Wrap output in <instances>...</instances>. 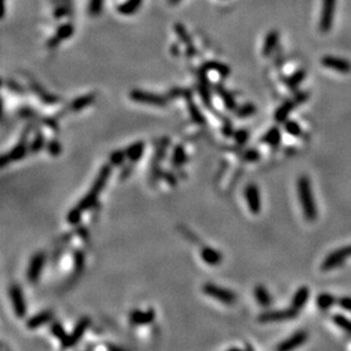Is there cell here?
<instances>
[{
    "label": "cell",
    "instance_id": "24",
    "mask_svg": "<svg viewBox=\"0 0 351 351\" xmlns=\"http://www.w3.org/2000/svg\"><path fill=\"white\" fill-rule=\"evenodd\" d=\"M95 100V94L94 93H88L84 95H81V97L75 98L73 101L68 105V109L71 111H81L85 109L89 106L92 105Z\"/></svg>",
    "mask_w": 351,
    "mask_h": 351
},
{
    "label": "cell",
    "instance_id": "29",
    "mask_svg": "<svg viewBox=\"0 0 351 351\" xmlns=\"http://www.w3.org/2000/svg\"><path fill=\"white\" fill-rule=\"evenodd\" d=\"M215 89H216L217 93L220 94L222 101H223V104H224V107L226 108L227 111H234L235 109H237V101H235L233 95H232L230 92H228L226 89H225L223 85H221V84H217L216 87H215Z\"/></svg>",
    "mask_w": 351,
    "mask_h": 351
},
{
    "label": "cell",
    "instance_id": "32",
    "mask_svg": "<svg viewBox=\"0 0 351 351\" xmlns=\"http://www.w3.org/2000/svg\"><path fill=\"white\" fill-rule=\"evenodd\" d=\"M187 162V155L185 148L182 145H176L173 149L172 153V165L175 167H181Z\"/></svg>",
    "mask_w": 351,
    "mask_h": 351
},
{
    "label": "cell",
    "instance_id": "3",
    "mask_svg": "<svg viewBox=\"0 0 351 351\" xmlns=\"http://www.w3.org/2000/svg\"><path fill=\"white\" fill-rule=\"evenodd\" d=\"M351 257V244L346 245V247L339 248L336 250H334L329 254L324 259L322 262L323 271H331V269H334L336 267H340L341 265H343L348 258Z\"/></svg>",
    "mask_w": 351,
    "mask_h": 351
},
{
    "label": "cell",
    "instance_id": "16",
    "mask_svg": "<svg viewBox=\"0 0 351 351\" xmlns=\"http://www.w3.org/2000/svg\"><path fill=\"white\" fill-rule=\"evenodd\" d=\"M183 97L184 100H185L187 111L190 114V118L193 123H196L198 125H206V117H204L203 112H201L200 108L198 107L196 102H194L192 94H191L190 91H183Z\"/></svg>",
    "mask_w": 351,
    "mask_h": 351
},
{
    "label": "cell",
    "instance_id": "6",
    "mask_svg": "<svg viewBox=\"0 0 351 351\" xmlns=\"http://www.w3.org/2000/svg\"><path fill=\"white\" fill-rule=\"evenodd\" d=\"M307 99H308V94L305 93V92H300V93L296 95V97H293L292 99H290V100L283 102V104L275 111L274 119L277 123H284L286 119H288L290 112L296 108V106L302 104L303 101L307 100Z\"/></svg>",
    "mask_w": 351,
    "mask_h": 351
},
{
    "label": "cell",
    "instance_id": "33",
    "mask_svg": "<svg viewBox=\"0 0 351 351\" xmlns=\"http://www.w3.org/2000/svg\"><path fill=\"white\" fill-rule=\"evenodd\" d=\"M234 111H235V116H237L238 118L243 119L254 116L256 114V111H257V108H256V106L254 104H251V102H247V104L239 106Z\"/></svg>",
    "mask_w": 351,
    "mask_h": 351
},
{
    "label": "cell",
    "instance_id": "51",
    "mask_svg": "<svg viewBox=\"0 0 351 351\" xmlns=\"http://www.w3.org/2000/svg\"><path fill=\"white\" fill-rule=\"evenodd\" d=\"M42 122L46 124L47 126H49L50 129H58V124H57V119L56 118H43Z\"/></svg>",
    "mask_w": 351,
    "mask_h": 351
},
{
    "label": "cell",
    "instance_id": "31",
    "mask_svg": "<svg viewBox=\"0 0 351 351\" xmlns=\"http://www.w3.org/2000/svg\"><path fill=\"white\" fill-rule=\"evenodd\" d=\"M255 298L261 307H268L272 303V296L264 285L259 284L254 289Z\"/></svg>",
    "mask_w": 351,
    "mask_h": 351
},
{
    "label": "cell",
    "instance_id": "50",
    "mask_svg": "<svg viewBox=\"0 0 351 351\" xmlns=\"http://www.w3.org/2000/svg\"><path fill=\"white\" fill-rule=\"evenodd\" d=\"M61 2H63V5L65 6V9H66L67 16L72 17V15H73V13H74L73 1H72V0H61Z\"/></svg>",
    "mask_w": 351,
    "mask_h": 351
},
{
    "label": "cell",
    "instance_id": "30",
    "mask_svg": "<svg viewBox=\"0 0 351 351\" xmlns=\"http://www.w3.org/2000/svg\"><path fill=\"white\" fill-rule=\"evenodd\" d=\"M336 298L333 295L327 292L319 293L316 298V305L317 308H319L323 312H326V310H330L332 307L336 303Z\"/></svg>",
    "mask_w": 351,
    "mask_h": 351
},
{
    "label": "cell",
    "instance_id": "54",
    "mask_svg": "<svg viewBox=\"0 0 351 351\" xmlns=\"http://www.w3.org/2000/svg\"><path fill=\"white\" fill-rule=\"evenodd\" d=\"M7 85H8V89H10V90L15 91V92H23L22 89H20V87L18 84H16L15 82L13 81H8L7 82Z\"/></svg>",
    "mask_w": 351,
    "mask_h": 351
},
{
    "label": "cell",
    "instance_id": "39",
    "mask_svg": "<svg viewBox=\"0 0 351 351\" xmlns=\"http://www.w3.org/2000/svg\"><path fill=\"white\" fill-rule=\"evenodd\" d=\"M32 89L36 93L39 94L41 100H42L43 102H46V104H56V102L59 101V98H57L56 95L49 94L47 91H44L43 89H41V87H39L37 84H33Z\"/></svg>",
    "mask_w": 351,
    "mask_h": 351
},
{
    "label": "cell",
    "instance_id": "20",
    "mask_svg": "<svg viewBox=\"0 0 351 351\" xmlns=\"http://www.w3.org/2000/svg\"><path fill=\"white\" fill-rule=\"evenodd\" d=\"M200 257L204 264L209 266H217L222 262V254L211 247H203L200 250Z\"/></svg>",
    "mask_w": 351,
    "mask_h": 351
},
{
    "label": "cell",
    "instance_id": "14",
    "mask_svg": "<svg viewBox=\"0 0 351 351\" xmlns=\"http://www.w3.org/2000/svg\"><path fill=\"white\" fill-rule=\"evenodd\" d=\"M320 63H322L324 67L331 68V70L339 72L341 74L351 73V63L348 59H344V58L326 55V56L322 58Z\"/></svg>",
    "mask_w": 351,
    "mask_h": 351
},
{
    "label": "cell",
    "instance_id": "46",
    "mask_svg": "<svg viewBox=\"0 0 351 351\" xmlns=\"http://www.w3.org/2000/svg\"><path fill=\"white\" fill-rule=\"evenodd\" d=\"M84 267V254L81 250H75L74 252V271L77 274L83 271Z\"/></svg>",
    "mask_w": 351,
    "mask_h": 351
},
{
    "label": "cell",
    "instance_id": "41",
    "mask_svg": "<svg viewBox=\"0 0 351 351\" xmlns=\"http://www.w3.org/2000/svg\"><path fill=\"white\" fill-rule=\"evenodd\" d=\"M105 0H89L88 2V14L91 17H97L101 14L104 8Z\"/></svg>",
    "mask_w": 351,
    "mask_h": 351
},
{
    "label": "cell",
    "instance_id": "22",
    "mask_svg": "<svg viewBox=\"0 0 351 351\" xmlns=\"http://www.w3.org/2000/svg\"><path fill=\"white\" fill-rule=\"evenodd\" d=\"M310 296V290L308 286H300V288L296 290L295 295H293L292 301H291V307L295 308L296 310H301L305 305L308 301Z\"/></svg>",
    "mask_w": 351,
    "mask_h": 351
},
{
    "label": "cell",
    "instance_id": "13",
    "mask_svg": "<svg viewBox=\"0 0 351 351\" xmlns=\"http://www.w3.org/2000/svg\"><path fill=\"white\" fill-rule=\"evenodd\" d=\"M244 198L247 200V204L249 210L254 215L259 214L261 209V200H260V192H259L258 186L254 183L248 184L243 191Z\"/></svg>",
    "mask_w": 351,
    "mask_h": 351
},
{
    "label": "cell",
    "instance_id": "21",
    "mask_svg": "<svg viewBox=\"0 0 351 351\" xmlns=\"http://www.w3.org/2000/svg\"><path fill=\"white\" fill-rule=\"evenodd\" d=\"M26 141V138H20V141L7 152V156H8L10 162H18V160L23 159L27 155L30 147H27Z\"/></svg>",
    "mask_w": 351,
    "mask_h": 351
},
{
    "label": "cell",
    "instance_id": "53",
    "mask_svg": "<svg viewBox=\"0 0 351 351\" xmlns=\"http://www.w3.org/2000/svg\"><path fill=\"white\" fill-rule=\"evenodd\" d=\"M170 54L173 55V56L175 57H179L181 56V48L177 43H173L172 46H170Z\"/></svg>",
    "mask_w": 351,
    "mask_h": 351
},
{
    "label": "cell",
    "instance_id": "12",
    "mask_svg": "<svg viewBox=\"0 0 351 351\" xmlns=\"http://www.w3.org/2000/svg\"><path fill=\"white\" fill-rule=\"evenodd\" d=\"M74 31H75L74 25L71 22L60 24V25L57 27L56 33H55L51 37H49V40H48L47 47L50 48V49L57 48L60 44L61 41L70 39V37L74 34Z\"/></svg>",
    "mask_w": 351,
    "mask_h": 351
},
{
    "label": "cell",
    "instance_id": "47",
    "mask_svg": "<svg viewBox=\"0 0 351 351\" xmlns=\"http://www.w3.org/2000/svg\"><path fill=\"white\" fill-rule=\"evenodd\" d=\"M336 303L340 308L351 313V296H341L336 300Z\"/></svg>",
    "mask_w": 351,
    "mask_h": 351
},
{
    "label": "cell",
    "instance_id": "17",
    "mask_svg": "<svg viewBox=\"0 0 351 351\" xmlns=\"http://www.w3.org/2000/svg\"><path fill=\"white\" fill-rule=\"evenodd\" d=\"M174 30H175V33L177 37L181 42H183L185 44V55L187 58H192L196 56L197 54V49L194 47V44L192 42V39H191L189 32H187L185 26L181 23H176L174 25Z\"/></svg>",
    "mask_w": 351,
    "mask_h": 351
},
{
    "label": "cell",
    "instance_id": "49",
    "mask_svg": "<svg viewBox=\"0 0 351 351\" xmlns=\"http://www.w3.org/2000/svg\"><path fill=\"white\" fill-rule=\"evenodd\" d=\"M162 176L164 177V180H165L167 183L170 184V185H175L176 184V176L174 175L173 173H170V172L162 173Z\"/></svg>",
    "mask_w": 351,
    "mask_h": 351
},
{
    "label": "cell",
    "instance_id": "11",
    "mask_svg": "<svg viewBox=\"0 0 351 351\" xmlns=\"http://www.w3.org/2000/svg\"><path fill=\"white\" fill-rule=\"evenodd\" d=\"M9 296L13 303V309L17 318L22 319L26 315V305L24 300L22 288L18 284H13L9 288Z\"/></svg>",
    "mask_w": 351,
    "mask_h": 351
},
{
    "label": "cell",
    "instance_id": "37",
    "mask_svg": "<svg viewBox=\"0 0 351 351\" xmlns=\"http://www.w3.org/2000/svg\"><path fill=\"white\" fill-rule=\"evenodd\" d=\"M82 214H83V210H82L78 206L72 208V209L67 213L66 216L67 223L72 225V226H77V225H80L82 221Z\"/></svg>",
    "mask_w": 351,
    "mask_h": 351
},
{
    "label": "cell",
    "instance_id": "45",
    "mask_svg": "<svg viewBox=\"0 0 351 351\" xmlns=\"http://www.w3.org/2000/svg\"><path fill=\"white\" fill-rule=\"evenodd\" d=\"M46 148L48 153L53 157H57L61 153V145L57 139H51L49 142H47Z\"/></svg>",
    "mask_w": 351,
    "mask_h": 351
},
{
    "label": "cell",
    "instance_id": "2",
    "mask_svg": "<svg viewBox=\"0 0 351 351\" xmlns=\"http://www.w3.org/2000/svg\"><path fill=\"white\" fill-rule=\"evenodd\" d=\"M296 192H298L299 201L301 203L303 216L307 221L313 222L317 217L316 203L314 199V193L312 189V182L309 177L301 175L296 182Z\"/></svg>",
    "mask_w": 351,
    "mask_h": 351
},
{
    "label": "cell",
    "instance_id": "44",
    "mask_svg": "<svg viewBox=\"0 0 351 351\" xmlns=\"http://www.w3.org/2000/svg\"><path fill=\"white\" fill-rule=\"evenodd\" d=\"M249 136H250V133H249L247 129H237V131H234V134H233L234 141L237 142V145H239V146L245 145L249 140Z\"/></svg>",
    "mask_w": 351,
    "mask_h": 351
},
{
    "label": "cell",
    "instance_id": "15",
    "mask_svg": "<svg viewBox=\"0 0 351 351\" xmlns=\"http://www.w3.org/2000/svg\"><path fill=\"white\" fill-rule=\"evenodd\" d=\"M156 318V312L153 309H134L129 313V323L134 326H145L151 324Z\"/></svg>",
    "mask_w": 351,
    "mask_h": 351
},
{
    "label": "cell",
    "instance_id": "36",
    "mask_svg": "<svg viewBox=\"0 0 351 351\" xmlns=\"http://www.w3.org/2000/svg\"><path fill=\"white\" fill-rule=\"evenodd\" d=\"M332 320L337 327H340L341 330L351 335V319L350 318H348L347 316L342 315V314H334V315L332 316Z\"/></svg>",
    "mask_w": 351,
    "mask_h": 351
},
{
    "label": "cell",
    "instance_id": "25",
    "mask_svg": "<svg viewBox=\"0 0 351 351\" xmlns=\"http://www.w3.org/2000/svg\"><path fill=\"white\" fill-rule=\"evenodd\" d=\"M200 71L206 72V73L208 71H214V72H216V73L220 74L222 77H226L231 73V68L228 67L226 64L221 63V61H218V60H208V61H206V63L203 64V66H201Z\"/></svg>",
    "mask_w": 351,
    "mask_h": 351
},
{
    "label": "cell",
    "instance_id": "18",
    "mask_svg": "<svg viewBox=\"0 0 351 351\" xmlns=\"http://www.w3.org/2000/svg\"><path fill=\"white\" fill-rule=\"evenodd\" d=\"M307 337H308V335H307V333L305 332V331H296L293 335L288 337V339L284 341H282L276 349H277L278 351L293 350V349H296V348L302 346V344L307 341Z\"/></svg>",
    "mask_w": 351,
    "mask_h": 351
},
{
    "label": "cell",
    "instance_id": "43",
    "mask_svg": "<svg viewBox=\"0 0 351 351\" xmlns=\"http://www.w3.org/2000/svg\"><path fill=\"white\" fill-rule=\"evenodd\" d=\"M241 158H242V160H243V162L256 163V162H258L259 159H260V152H259L258 149H255V148L247 149L245 151L242 152Z\"/></svg>",
    "mask_w": 351,
    "mask_h": 351
},
{
    "label": "cell",
    "instance_id": "5",
    "mask_svg": "<svg viewBox=\"0 0 351 351\" xmlns=\"http://www.w3.org/2000/svg\"><path fill=\"white\" fill-rule=\"evenodd\" d=\"M129 99L139 104L158 106V107H164L167 105V97L153 93V92L140 90V89H133L129 92Z\"/></svg>",
    "mask_w": 351,
    "mask_h": 351
},
{
    "label": "cell",
    "instance_id": "42",
    "mask_svg": "<svg viewBox=\"0 0 351 351\" xmlns=\"http://www.w3.org/2000/svg\"><path fill=\"white\" fill-rule=\"evenodd\" d=\"M50 333L53 334L55 337H57L60 342L66 339V336H67V333H66V331H65L64 326L61 325V323L58 322V320H55V322L51 323Z\"/></svg>",
    "mask_w": 351,
    "mask_h": 351
},
{
    "label": "cell",
    "instance_id": "1",
    "mask_svg": "<svg viewBox=\"0 0 351 351\" xmlns=\"http://www.w3.org/2000/svg\"><path fill=\"white\" fill-rule=\"evenodd\" d=\"M111 167L112 166L109 163L102 165L100 170H99L97 174V176H95L93 183H92L91 189L88 191V193L85 194L80 201H78L77 206L83 211L91 209V208L95 204V203H97L99 193L104 190V187L108 182L109 177L111 175Z\"/></svg>",
    "mask_w": 351,
    "mask_h": 351
},
{
    "label": "cell",
    "instance_id": "52",
    "mask_svg": "<svg viewBox=\"0 0 351 351\" xmlns=\"http://www.w3.org/2000/svg\"><path fill=\"white\" fill-rule=\"evenodd\" d=\"M76 234L80 237L81 239H83V240H85V239L88 238V230L85 228L84 226H80V225H77V228H76Z\"/></svg>",
    "mask_w": 351,
    "mask_h": 351
},
{
    "label": "cell",
    "instance_id": "34",
    "mask_svg": "<svg viewBox=\"0 0 351 351\" xmlns=\"http://www.w3.org/2000/svg\"><path fill=\"white\" fill-rule=\"evenodd\" d=\"M307 72L305 70H299L285 78V83L289 89H296L300 85L306 78Z\"/></svg>",
    "mask_w": 351,
    "mask_h": 351
},
{
    "label": "cell",
    "instance_id": "27",
    "mask_svg": "<svg viewBox=\"0 0 351 351\" xmlns=\"http://www.w3.org/2000/svg\"><path fill=\"white\" fill-rule=\"evenodd\" d=\"M282 140V132L277 126H273L261 136V142L265 143L272 148H276Z\"/></svg>",
    "mask_w": 351,
    "mask_h": 351
},
{
    "label": "cell",
    "instance_id": "9",
    "mask_svg": "<svg viewBox=\"0 0 351 351\" xmlns=\"http://www.w3.org/2000/svg\"><path fill=\"white\" fill-rule=\"evenodd\" d=\"M298 316V310L292 307L288 309L279 310H269V312L261 313L258 316V320L260 323H271V322H281V320L293 319Z\"/></svg>",
    "mask_w": 351,
    "mask_h": 351
},
{
    "label": "cell",
    "instance_id": "55",
    "mask_svg": "<svg viewBox=\"0 0 351 351\" xmlns=\"http://www.w3.org/2000/svg\"><path fill=\"white\" fill-rule=\"evenodd\" d=\"M181 1V0H168V3L169 5H176V3H179Z\"/></svg>",
    "mask_w": 351,
    "mask_h": 351
},
{
    "label": "cell",
    "instance_id": "19",
    "mask_svg": "<svg viewBox=\"0 0 351 351\" xmlns=\"http://www.w3.org/2000/svg\"><path fill=\"white\" fill-rule=\"evenodd\" d=\"M53 317H54V314L51 310H49V309L42 310V312L31 316L30 318L26 320V327L29 330H37V329H39V327L43 326L44 324H48L49 322H51Z\"/></svg>",
    "mask_w": 351,
    "mask_h": 351
},
{
    "label": "cell",
    "instance_id": "35",
    "mask_svg": "<svg viewBox=\"0 0 351 351\" xmlns=\"http://www.w3.org/2000/svg\"><path fill=\"white\" fill-rule=\"evenodd\" d=\"M46 146H47V143H46V139H44L43 133L41 132V129H37L36 135H34V138L32 140V142H31V145H30V151L33 153H37V152H40Z\"/></svg>",
    "mask_w": 351,
    "mask_h": 351
},
{
    "label": "cell",
    "instance_id": "40",
    "mask_svg": "<svg viewBox=\"0 0 351 351\" xmlns=\"http://www.w3.org/2000/svg\"><path fill=\"white\" fill-rule=\"evenodd\" d=\"M283 126H284V131L288 133L289 135L296 136V138H299V136L302 135V129L298 123L296 121H285L283 123Z\"/></svg>",
    "mask_w": 351,
    "mask_h": 351
},
{
    "label": "cell",
    "instance_id": "38",
    "mask_svg": "<svg viewBox=\"0 0 351 351\" xmlns=\"http://www.w3.org/2000/svg\"><path fill=\"white\" fill-rule=\"evenodd\" d=\"M125 159H128L125 150H114L108 157L109 164H111L112 167L122 166L123 164H124Z\"/></svg>",
    "mask_w": 351,
    "mask_h": 351
},
{
    "label": "cell",
    "instance_id": "8",
    "mask_svg": "<svg viewBox=\"0 0 351 351\" xmlns=\"http://www.w3.org/2000/svg\"><path fill=\"white\" fill-rule=\"evenodd\" d=\"M336 0H323L322 10H320L319 30L320 32L327 33L332 29L334 13H335Z\"/></svg>",
    "mask_w": 351,
    "mask_h": 351
},
{
    "label": "cell",
    "instance_id": "26",
    "mask_svg": "<svg viewBox=\"0 0 351 351\" xmlns=\"http://www.w3.org/2000/svg\"><path fill=\"white\" fill-rule=\"evenodd\" d=\"M146 150V145L143 141H136L132 145H129L128 148L125 149L126 157L131 163H138L140 159L142 158L143 153Z\"/></svg>",
    "mask_w": 351,
    "mask_h": 351
},
{
    "label": "cell",
    "instance_id": "7",
    "mask_svg": "<svg viewBox=\"0 0 351 351\" xmlns=\"http://www.w3.org/2000/svg\"><path fill=\"white\" fill-rule=\"evenodd\" d=\"M91 319L89 318L88 316L82 317V318L78 320V322L75 324L73 331L70 334H67L66 339L61 341V347L63 348H71L76 344L78 341H80L82 337H83L84 333L87 332L88 327L90 326Z\"/></svg>",
    "mask_w": 351,
    "mask_h": 351
},
{
    "label": "cell",
    "instance_id": "28",
    "mask_svg": "<svg viewBox=\"0 0 351 351\" xmlns=\"http://www.w3.org/2000/svg\"><path fill=\"white\" fill-rule=\"evenodd\" d=\"M143 0H125L116 7L117 12L123 16H131L141 8Z\"/></svg>",
    "mask_w": 351,
    "mask_h": 351
},
{
    "label": "cell",
    "instance_id": "23",
    "mask_svg": "<svg viewBox=\"0 0 351 351\" xmlns=\"http://www.w3.org/2000/svg\"><path fill=\"white\" fill-rule=\"evenodd\" d=\"M278 39H279L278 31H276V30L269 31L264 40V44H262V49H261L262 56H265V57L271 56V55L273 54V51L275 50L276 46H277Z\"/></svg>",
    "mask_w": 351,
    "mask_h": 351
},
{
    "label": "cell",
    "instance_id": "48",
    "mask_svg": "<svg viewBox=\"0 0 351 351\" xmlns=\"http://www.w3.org/2000/svg\"><path fill=\"white\" fill-rule=\"evenodd\" d=\"M222 133H223V135L226 136V138H231V136H233L234 129H233V126H232L231 121L225 119L223 123V126H222Z\"/></svg>",
    "mask_w": 351,
    "mask_h": 351
},
{
    "label": "cell",
    "instance_id": "10",
    "mask_svg": "<svg viewBox=\"0 0 351 351\" xmlns=\"http://www.w3.org/2000/svg\"><path fill=\"white\" fill-rule=\"evenodd\" d=\"M44 264H46V255H44V252L40 251L34 254L33 257L31 258L29 267H27L26 271L27 281L30 283H37L39 281Z\"/></svg>",
    "mask_w": 351,
    "mask_h": 351
},
{
    "label": "cell",
    "instance_id": "4",
    "mask_svg": "<svg viewBox=\"0 0 351 351\" xmlns=\"http://www.w3.org/2000/svg\"><path fill=\"white\" fill-rule=\"evenodd\" d=\"M203 292L204 295L210 296L217 301L223 302L225 305H232L237 300V296L231 290L224 289L222 286H218L214 283H206L203 286Z\"/></svg>",
    "mask_w": 351,
    "mask_h": 351
}]
</instances>
